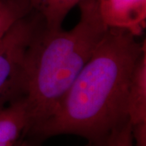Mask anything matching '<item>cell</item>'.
Instances as JSON below:
<instances>
[{
	"instance_id": "6",
	"label": "cell",
	"mask_w": 146,
	"mask_h": 146,
	"mask_svg": "<svg viewBox=\"0 0 146 146\" xmlns=\"http://www.w3.org/2000/svg\"><path fill=\"white\" fill-rule=\"evenodd\" d=\"M127 117L132 127L146 123V50L138 58L131 75L127 94Z\"/></svg>"
},
{
	"instance_id": "7",
	"label": "cell",
	"mask_w": 146,
	"mask_h": 146,
	"mask_svg": "<svg viewBox=\"0 0 146 146\" xmlns=\"http://www.w3.org/2000/svg\"><path fill=\"white\" fill-rule=\"evenodd\" d=\"M81 0H30L33 11L41 16L44 27L49 31L62 29L68 12Z\"/></svg>"
},
{
	"instance_id": "9",
	"label": "cell",
	"mask_w": 146,
	"mask_h": 146,
	"mask_svg": "<svg viewBox=\"0 0 146 146\" xmlns=\"http://www.w3.org/2000/svg\"><path fill=\"white\" fill-rule=\"evenodd\" d=\"M100 146H135L129 119L115 127Z\"/></svg>"
},
{
	"instance_id": "10",
	"label": "cell",
	"mask_w": 146,
	"mask_h": 146,
	"mask_svg": "<svg viewBox=\"0 0 146 146\" xmlns=\"http://www.w3.org/2000/svg\"><path fill=\"white\" fill-rule=\"evenodd\" d=\"M17 146H18V145H17Z\"/></svg>"
},
{
	"instance_id": "1",
	"label": "cell",
	"mask_w": 146,
	"mask_h": 146,
	"mask_svg": "<svg viewBox=\"0 0 146 146\" xmlns=\"http://www.w3.org/2000/svg\"><path fill=\"white\" fill-rule=\"evenodd\" d=\"M145 44L130 32L108 28L51 115L29 133L42 140L72 134L101 145L115 127L128 119L131 78Z\"/></svg>"
},
{
	"instance_id": "3",
	"label": "cell",
	"mask_w": 146,
	"mask_h": 146,
	"mask_svg": "<svg viewBox=\"0 0 146 146\" xmlns=\"http://www.w3.org/2000/svg\"><path fill=\"white\" fill-rule=\"evenodd\" d=\"M43 26L41 16L33 11L0 41V109L25 97L29 50Z\"/></svg>"
},
{
	"instance_id": "5",
	"label": "cell",
	"mask_w": 146,
	"mask_h": 146,
	"mask_svg": "<svg viewBox=\"0 0 146 146\" xmlns=\"http://www.w3.org/2000/svg\"><path fill=\"white\" fill-rule=\"evenodd\" d=\"M29 127L25 97L0 109V146H17L21 136L28 132Z\"/></svg>"
},
{
	"instance_id": "2",
	"label": "cell",
	"mask_w": 146,
	"mask_h": 146,
	"mask_svg": "<svg viewBox=\"0 0 146 146\" xmlns=\"http://www.w3.org/2000/svg\"><path fill=\"white\" fill-rule=\"evenodd\" d=\"M78 5L80 20L72 29L49 31L43 26L29 48L25 94L29 118L27 133L51 115L108 30L98 0H81Z\"/></svg>"
},
{
	"instance_id": "8",
	"label": "cell",
	"mask_w": 146,
	"mask_h": 146,
	"mask_svg": "<svg viewBox=\"0 0 146 146\" xmlns=\"http://www.w3.org/2000/svg\"><path fill=\"white\" fill-rule=\"evenodd\" d=\"M33 11L30 0H0V41Z\"/></svg>"
},
{
	"instance_id": "4",
	"label": "cell",
	"mask_w": 146,
	"mask_h": 146,
	"mask_svg": "<svg viewBox=\"0 0 146 146\" xmlns=\"http://www.w3.org/2000/svg\"><path fill=\"white\" fill-rule=\"evenodd\" d=\"M101 16L109 28L121 29L134 36L146 25V0H98Z\"/></svg>"
}]
</instances>
